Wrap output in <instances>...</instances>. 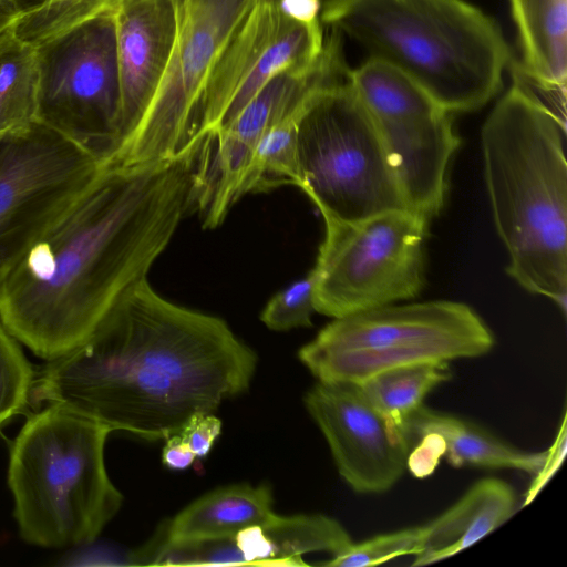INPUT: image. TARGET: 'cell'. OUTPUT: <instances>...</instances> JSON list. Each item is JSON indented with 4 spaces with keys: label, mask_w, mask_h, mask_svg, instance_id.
<instances>
[{
    "label": "cell",
    "mask_w": 567,
    "mask_h": 567,
    "mask_svg": "<svg viewBox=\"0 0 567 567\" xmlns=\"http://www.w3.org/2000/svg\"><path fill=\"white\" fill-rule=\"evenodd\" d=\"M195 155L102 163L0 287V321L37 357L83 343L146 275L189 208Z\"/></svg>",
    "instance_id": "6da1fadb"
},
{
    "label": "cell",
    "mask_w": 567,
    "mask_h": 567,
    "mask_svg": "<svg viewBox=\"0 0 567 567\" xmlns=\"http://www.w3.org/2000/svg\"><path fill=\"white\" fill-rule=\"evenodd\" d=\"M257 355L221 318L136 282L79 347L34 374L31 400L113 431L165 440L249 389Z\"/></svg>",
    "instance_id": "7a4b0ae2"
},
{
    "label": "cell",
    "mask_w": 567,
    "mask_h": 567,
    "mask_svg": "<svg viewBox=\"0 0 567 567\" xmlns=\"http://www.w3.org/2000/svg\"><path fill=\"white\" fill-rule=\"evenodd\" d=\"M565 120L525 83L498 100L481 131L494 224L506 272L566 313L567 162Z\"/></svg>",
    "instance_id": "3957f363"
},
{
    "label": "cell",
    "mask_w": 567,
    "mask_h": 567,
    "mask_svg": "<svg viewBox=\"0 0 567 567\" xmlns=\"http://www.w3.org/2000/svg\"><path fill=\"white\" fill-rule=\"evenodd\" d=\"M319 20L410 76L451 113L489 102L511 56L495 21L463 0H323Z\"/></svg>",
    "instance_id": "277c9868"
},
{
    "label": "cell",
    "mask_w": 567,
    "mask_h": 567,
    "mask_svg": "<svg viewBox=\"0 0 567 567\" xmlns=\"http://www.w3.org/2000/svg\"><path fill=\"white\" fill-rule=\"evenodd\" d=\"M112 431L61 404H45L16 436L8 486L21 538L64 548L92 543L116 515L123 495L105 466Z\"/></svg>",
    "instance_id": "5b68a950"
},
{
    "label": "cell",
    "mask_w": 567,
    "mask_h": 567,
    "mask_svg": "<svg viewBox=\"0 0 567 567\" xmlns=\"http://www.w3.org/2000/svg\"><path fill=\"white\" fill-rule=\"evenodd\" d=\"M346 64L306 96L297 121L299 185L321 215L358 221L408 209Z\"/></svg>",
    "instance_id": "8992f818"
},
{
    "label": "cell",
    "mask_w": 567,
    "mask_h": 567,
    "mask_svg": "<svg viewBox=\"0 0 567 567\" xmlns=\"http://www.w3.org/2000/svg\"><path fill=\"white\" fill-rule=\"evenodd\" d=\"M495 337L468 305L431 300L334 318L298 351L321 382L360 383L394 368L487 354Z\"/></svg>",
    "instance_id": "52a82bcc"
},
{
    "label": "cell",
    "mask_w": 567,
    "mask_h": 567,
    "mask_svg": "<svg viewBox=\"0 0 567 567\" xmlns=\"http://www.w3.org/2000/svg\"><path fill=\"white\" fill-rule=\"evenodd\" d=\"M322 217L324 239L310 271L317 312L334 319L421 292L427 219L409 209L358 221Z\"/></svg>",
    "instance_id": "ba28073f"
},
{
    "label": "cell",
    "mask_w": 567,
    "mask_h": 567,
    "mask_svg": "<svg viewBox=\"0 0 567 567\" xmlns=\"http://www.w3.org/2000/svg\"><path fill=\"white\" fill-rule=\"evenodd\" d=\"M259 0H178L176 40L161 83L130 137L104 163L144 165L197 153L208 79Z\"/></svg>",
    "instance_id": "9c48e42d"
},
{
    "label": "cell",
    "mask_w": 567,
    "mask_h": 567,
    "mask_svg": "<svg viewBox=\"0 0 567 567\" xmlns=\"http://www.w3.org/2000/svg\"><path fill=\"white\" fill-rule=\"evenodd\" d=\"M35 122L106 162L121 142V84L115 9L34 47Z\"/></svg>",
    "instance_id": "30bf717a"
},
{
    "label": "cell",
    "mask_w": 567,
    "mask_h": 567,
    "mask_svg": "<svg viewBox=\"0 0 567 567\" xmlns=\"http://www.w3.org/2000/svg\"><path fill=\"white\" fill-rule=\"evenodd\" d=\"M349 81L381 138L409 210L430 221L442 210L460 146L451 112L396 68L369 58Z\"/></svg>",
    "instance_id": "8fae6325"
},
{
    "label": "cell",
    "mask_w": 567,
    "mask_h": 567,
    "mask_svg": "<svg viewBox=\"0 0 567 567\" xmlns=\"http://www.w3.org/2000/svg\"><path fill=\"white\" fill-rule=\"evenodd\" d=\"M101 164L40 122L0 141V287Z\"/></svg>",
    "instance_id": "7c38bea8"
},
{
    "label": "cell",
    "mask_w": 567,
    "mask_h": 567,
    "mask_svg": "<svg viewBox=\"0 0 567 567\" xmlns=\"http://www.w3.org/2000/svg\"><path fill=\"white\" fill-rule=\"evenodd\" d=\"M343 61L340 41L327 38L313 65L278 73L228 124L204 137L192 172L189 207L205 227L219 226L241 197V184L261 137L296 112L310 90Z\"/></svg>",
    "instance_id": "4fadbf2b"
},
{
    "label": "cell",
    "mask_w": 567,
    "mask_h": 567,
    "mask_svg": "<svg viewBox=\"0 0 567 567\" xmlns=\"http://www.w3.org/2000/svg\"><path fill=\"white\" fill-rule=\"evenodd\" d=\"M320 20H300L259 0L235 30L208 79L200 138L228 124L280 72L307 69L322 53Z\"/></svg>",
    "instance_id": "5bb4252c"
},
{
    "label": "cell",
    "mask_w": 567,
    "mask_h": 567,
    "mask_svg": "<svg viewBox=\"0 0 567 567\" xmlns=\"http://www.w3.org/2000/svg\"><path fill=\"white\" fill-rule=\"evenodd\" d=\"M305 406L343 481L357 493L392 488L408 467L411 441L363 396L357 383L318 381Z\"/></svg>",
    "instance_id": "9a60e30c"
},
{
    "label": "cell",
    "mask_w": 567,
    "mask_h": 567,
    "mask_svg": "<svg viewBox=\"0 0 567 567\" xmlns=\"http://www.w3.org/2000/svg\"><path fill=\"white\" fill-rule=\"evenodd\" d=\"M115 21L121 146L137 126L164 75L177 35L178 0H124L115 9Z\"/></svg>",
    "instance_id": "2e32d148"
},
{
    "label": "cell",
    "mask_w": 567,
    "mask_h": 567,
    "mask_svg": "<svg viewBox=\"0 0 567 567\" xmlns=\"http://www.w3.org/2000/svg\"><path fill=\"white\" fill-rule=\"evenodd\" d=\"M516 502L513 487L503 480L475 482L452 506L423 525V545L411 565L435 564L471 547L507 522Z\"/></svg>",
    "instance_id": "e0dca14e"
},
{
    "label": "cell",
    "mask_w": 567,
    "mask_h": 567,
    "mask_svg": "<svg viewBox=\"0 0 567 567\" xmlns=\"http://www.w3.org/2000/svg\"><path fill=\"white\" fill-rule=\"evenodd\" d=\"M403 432L411 442L415 437H436L454 467L507 468L534 476L547 455V450H520L471 420L424 404L408 419Z\"/></svg>",
    "instance_id": "ac0fdd59"
},
{
    "label": "cell",
    "mask_w": 567,
    "mask_h": 567,
    "mask_svg": "<svg viewBox=\"0 0 567 567\" xmlns=\"http://www.w3.org/2000/svg\"><path fill=\"white\" fill-rule=\"evenodd\" d=\"M247 566H307L302 556L323 551L331 557L352 544L346 528L323 514L275 515L262 526H251L235 535Z\"/></svg>",
    "instance_id": "d6986e66"
},
{
    "label": "cell",
    "mask_w": 567,
    "mask_h": 567,
    "mask_svg": "<svg viewBox=\"0 0 567 567\" xmlns=\"http://www.w3.org/2000/svg\"><path fill=\"white\" fill-rule=\"evenodd\" d=\"M275 515L269 486L235 484L195 499L165 523L155 537L172 543L233 537L248 527L267 524Z\"/></svg>",
    "instance_id": "ffe728a7"
},
{
    "label": "cell",
    "mask_w": 567,
    "mask_h": 567,
    "mask_svg": "<svg viewBox=\"0 0 567 567\" xmlns=\"http://www.w3.org/2000/svg\"><path fill=\"white\" fill-rule=\"evenodd\" d=\"M509 3L522 47L520 79L565 99L567 0H509Z\"/></svg>",
    "instance_id": "44dd1931"
},
{
    "label": "cell",
    "mask_w": 567,
    "mask_h": 567,
    "mask_svg": "<svg viewBox=\"0 0 567 567\" xmlns=\"http://www.w3.org/2000/svg\"><path fill=\"white\" fill-rule=\"evenodd\" d=\"M451 377L449 362H427L386 370L357 384L369 403L403 431L426 395Z\"/></svg>",
    "instance_id": "7402d4cb"
},
{
    "label": "cell",
    "mask_w": 567,
    "mask_h": 567,
    "mask_svg": "<svg viewBox=\"0 0 567 567\" xmlns=\"http://www.w3.org/2000/svg\"><path fill=\"white\" fill-rule=\"evenodd\" d=\"M38 64L34 47L14 33L0 50V137L35 122Z\"/></svg>",
    "instance_id": "603a6c76"
},
{
    "label": "cell",
    "mask_w": 567,
    "mask_h": 567,
    "mask_svg": "<svg viewBox=\"0 0 567 567\" xmlns=\"http://www.w3.org/2000/svg\"><path fill=\"white\" fill-rule=\"evenodd\" d=\"M301 106L261 137L244 177L241 196L282 185H299L297 121Z\"/></svg>",
    "instance_id": "cb8c5ba5"
},
{
    "label": "cell",
    "mask_w": 567,
    "mask_h": 567,
    "mask_svg": "<svg viewBox=\"0 0 567 567\" xmlns=\"http://www.w3.org/2000/svg\"><path fill=\"white\" fill-rule=\"evenodd\" d=\"M124 0H58L19 18L13 33L19 41L38 44L104 12Z\"/></svg>",
    "instance_id": "d4e9b609"
},
{
    "label": "cell",
    "mask_w": 567,
    "mask_h": 567,
    "mask_svg": "<svg viewBox=\"0 0 567 567\" xmlns=\"http://www.w3.org/2000/svg\"><path fill=\"white\" fill-rule=\"evenodd\" d=\"M33 369L0 321V429L31 400Z\"/></svg>",
    "instance_id": "484cf974"
},
{
    "label": "cell",
    "mask_w": 567,
    "mask_h": 567,
    "mask_svg": "<svg viewBox=\"0 0 567 567\" xmlns=\"http://www.w3.org/2000/svg\"><path fill=\"white\" fill-rule=\"evenodd\" d=\"M424 527L413 526L354 543L341 555L322 563L331 567L378 566L402 556H415L422 548Z\"/></svg>",
    "instance_id": "4316f807"
},
{
    "label": "cell",
    "mask_w": 567,
    "mask_h": 567,
    "mask_svg": "<svg viewBox=\"0 0 567 567\" xmlns=\"http://www.w3.org/2000/svg\"><path fill=\"white\" fill-rule=\"evenodd\" d=\"M315 311L313 277L309 272L277 292L266 305L260 319L271 330L287 331L311 327Z\"/></svg>",
    "instance_id": "83f0119b"
},
{
    "label": "cell",
    "mask_w": 567,
    "mask_h": 567,
    "mask_svg": "<svg viewBox=\"0 0 567 567\" xmlns=\"http://www.w3.org/2000/svg\"><path fill=\"white\" fill-rule=\"evenodd\" d=\"M220 432L221 421L213 413L194 414L179 431L196 457L200 458L208 455Z\"/></svg>",
    "instance_id": "f1b7e54d"
},
{
    "label": "cell",
    "mask_w": 567,
    "mask_h": 567,
    "mask_svg": "<svg viewBox=\"0 0 567 567\" xmlns=\"http://www.w3.org/2000/svg\"><path fill=\"white\" fill-rule=\"evenodd\" d=\"M566 413H564L560 426L557 431L556 437L547 449V455L543 463V466L537 474L534 475V481L529 485L526 493L524 506L532 502L542 488L548 483L551 476L560 467L565 455H566V439H567V425H566Z\"/></svg>",
    "instance_id": "f546056e"
},
{
    "label": "cell",
    "mask_w": 567,
    "mask_h": 567,
    "mask_svg": "<svg viewBox=\"0 0 567 567\" xmlns=\"http://www.w3.org/2000/svg\"><path fill=\"white\" fill-rule=\"evenodd\" d=\"M162 452L163 464L171 470L183 471L188 468L195 461L196 455L182 434L175 433L166 437Z\"/></svg>",
    "instance_id": "4dcf8cb0"
},
{
    "label": "cell",
    "mask_w": 567,
    "mask_h": 567,
    "mask_svg": "<svg viewBox=\"0 0 567 567\" xmlns=\"http://www.w3.org/2000/svg\"><path fill=\"white\" fill-rule=\"evenodd\" d=\"M287 14L300 20H317L323 0H272Z\"/></svg>",
    "instance_id": "1f68e13d"
},
{
    "label": "cell",
    "mask_w": 567,
    "mask_h": 567,
    "mask_svg": "<svg viewBox=\"0 0 567 567\" xmlns=\"http://www.w3.org/2000/svg\"><path fill=\"white\" fill-rule=\"evenodd\" d=\"M21 16L14 0H0V33L13 27Z\"/></svg>",
    "instance_id": "d6a6232c"
},
{
    "label": "cell",
    "mask_w": 567,
    "mask_h": 567,
    "mask_svg": "<svg viewBox=\"0 0 567 567\" xmlns=\"http://www.w3.org/2000/svg\"><path fill=\"white\" fill-rule=\"evenodd\" d=\"M21 14L29 13L44 4L58 1V0H14Z\"/></svg>",
    "instance_id": "836d02e7"
},
{
    "label": "cell",
    "mask_w": 567,
    "mask_h": 567,
    "mask_svg": "<svg viewBox=\"0 0 567 567\" xmlns=\"http://www.w3.org/2000/svg\"><path fill=\"white\" fill-rule=\"evenodd\" d=\"M13 33V27L0 33V48L2 44L9 39V37Z\"/></svg>",
    "instance_id": "e575fe53"
}]
</instances>
